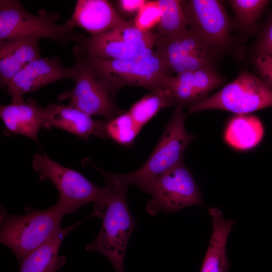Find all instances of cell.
I'll return each mask as SVG.
<instances>
[{
	"mask_svg": "<svg viewBox=\"0 0 272 272\" xmlns=\"http://www.w3.org/2000/svg\"><path fill=\"white\" fill-rule=\"evenodd\" d=\"M92 167L104 178L108 194L106 207L100 218L102 220L101 229L85 249L101 253L112 263L116 272H124L126 247L137 225L127 201L128 186L117 178L116 173L106 171L95 165Z\"/></svg>",
	"mask_w": 272,
	"mask_h": 272,
	"instance_id": "cell-1",
	"label": "cell"
},
{
	"mask_svg": "<svg viewBox=\"0 0 272 272\" xmlns=\"http://www.w3.org/2000/svg\"><path fill=\"white\" fill-rule=\"evenodd\" d=\"M73 54L88 66L112 98L120 88L126 86L152 91L165 88L167 76L165 65L153 49L128 58L107 59L88 54L75 46Z\"/></svg>",
	"mask_w": 272,
	"mask_h": 272,
	"instance_id": "cell-2",
	"label": "cell"
},
{
	"mask_svg": "<svg viewBox=\"0 0 272 272\" xmlns=\"http://www.w3.org/2000/svg\"><path fill=\"white\" fill-rule=\"evenodd\" d=\"M21 215L0 208V242L10 248L19 261L49 239L60 229L63 217L71 214L57 203L40 210L28 206Z\"/></svg>",
	"mask_w": 272,
	"mask_h": 272,
	"instance_id": "cell-3",
	"label": "cell"
},
{
	"mask_svg": "<svg viewBox=\"0 0 272 272\" xmlns=\"http://www.w3.org/2000/svg\"><path fill=\"white\" fill-rule=\"evenodd\" d=\"M32 166L39 179H49L57 189L59 197L56 202L71 213L89 202L94 204L89 217L100 218L107 201L108 189L99 187L80 172L52 160L44 153L33 157Z\"/></svg>",
	"mask_w": 272,
	"mask_h": 272,
	"instance_id": "cell-4",
	"label": "cell"
},
{
	"mask_svg": "<svg viewBox=\"0 0 272 272\" xmlns=\"http://www.w3.org/2000/svg\"><path fill=\"white\" fill-rule=\"evenodd\" d=\"M57 12L49 13L41 9L33 15L17 0L0 1V41L36 37L48 38L60 44L76 41L82 35L65 24L59 25Z\"/></svg>",
	"mask_w": 272,
	"mask_h": 272,
	"instance_id": "cell-5",
	"label": "cell"
},
{
	"mask_svg": "<svg viewBox=\"0 0 272 272\" xmlns=\"http://www.w3.org/2000/svg\"><path fill=\"white\" fill-rule=\"evenodd\" d=\"M186 114L183 106L176 104L174 113L147 162L137 170L126 174H117L118 179L128 186L139 187L183 161V154L194 137L185 128Z\"/></svg>",
	"mask_w": 272,
	"mask_h": 272,
	"instance_id": "cell-6",
	"label": "cell"
},
{
	"mask_svg": "<svg viewBox=\"0 0 272 272\" xmlns=\"http://www.w3.org/2000/svg\"><path fill=\"white\" fill-rule=\"evenodd\" d=\"M271 106L272 88L245 71L217 93L187 107L190 113L216 109L244 115Z\"/></svg>",
	"mask_w": 272,
	"mask_h": 272,
	"instance_id": "cell-7",
	"label": "cell"
},
{
	"mask_svg": "<svg viewBox=\"0 0 272 272\" xmlns=\"http://www.w3.org/2000/svg\"><path fill=\"white\" fill-rule=\"evenodd\" d=\"M152 196L147 212L172 213L193 206H203L200 189L190 170L182 162L139 187Z\"/></svg>",
	"mask_w": 272,
	"mask_h": 272,
	"instance_id": "cell-8",
	"label": "cell"
},
{
	"mask_svg": "<svg viewBox=\"0 0 272 272\" xmlns=\"http://www.w3.org/2000/svg\"><path fill=\"white\" fill-rule=\"evenodd\" d=\"M155 45V51L162 59L167 75L202 69H215L219 54L191 29L187 28L169 36L157 35Z\"/></svg>",
	"mask_w": 272,
	"mask_h": 272,
	"instance_id": "cell-9",
	"label": "cell"
},
{
	"mask_svg": "<svg viewBox=\"0 0 272 272\" xmlns=\"http://www.w3.org/2000/svg\"><path fill=\"white\" fill-rule=\"evenodd\" d=\"M75 85L58 96L59 101L70 100L69 104L90 116L104 117L110 120L123 113L113 102L110 93L88 66L73 55Z\"/></svg>",
	"mask_w": 272,
	"mask_h": 272,
	"instance_id": "cell-10",
	"label": "cell"
},
{
	"mask_svg": "<svg viewBox=\"0 0 272 272\" xmlns=\"http://www.w3.org/2000/svg\"><path fill=\"white\" fill-rule=\"evenodd\" d=\"M187 26L199 34L219 54L229 46L232 22L217 0L182 1Z\"/></svg>",
	"mask_w": 272,
	"mask_h": 272,
	"instance_id": "cell-11",
	"label": "cell"
},
{
	"mask_svg": "<svg viewBox=\"0 0 272 272\" xmlns=\"http://www.w3.org/2000/svg\"><path fill=\"white\" fill-rule=\"evenodd\" d=\"M73 66H63L58 56L39 58L18 72L6 86L7 94L12 98L23 96L60 80H74Z\"/></svg>",
	"mask_w": 272,
	"mask_h": 272,
	"instance_id": "cell-12",
	"label": "cell"
},
{
	"mask_svg": "<svg viewBox=\"0 0 272 272\" xmlns=\"http://www.w3.org/2000/svg\"><path fill=\"white\" fill-rule=\"evenodd\" d=\"M224 83L215 69H202L167 75L165 88L171 92L176 104L188 106L208 97L211 91Z\"/></svg>",
	"mask_w": 272,
	"mask_h": 272,
	"instance_id": "cell-13",
	"label": "cell"
},
{
	"mask_svg": "<svg viewBox=\"0 0 272 272\" xmlns=\"http://www.w3.org/2000/svg\"><path fill=\"white\" fill-rule=\"evenodd\" d=\"M12 98L10 103L0 106L6 134L28 137L38 143V132L45 120V108L40 106L35 99L25 100L23 96Z\"/></svg>",
	"mask_w": 272,
	"mask_h": 272,
	"instance_id": "cell-14",
	"label": "cell"
},
{
	"mask_svg": "<svg viewBox=\"0 0 272 272\" xmlns=\"http://www.w3.org/2000/svg\"><path fill=\"white\" fill-rule=\"evenodd\" d=\"M127 22L108 1L78 0L72 16L65 24L72 30L78 27L91 35H96Z\"/></svg>",
	"mask_w": 272,
	"mask_h": 272,
	"instance_id": "cell-15",
	"label": "cell"
},
{
	"mask_svg": "<svg viewBox=\"0 0 272 272\" xmlns=\"http://www.w3.org/2000/svg\"><path fill=\"white\" fill-rule=\"evenodd\" d=\"M156 42H129L112 29L87 37L82 35L76 41L75 46L90 55L107 59H124L135 56L147 49H153Z\"/></svg>",
	"mask_w": 272,
	"mask_h": 272,
	"instance_id": "cell-16",
	"label": "cell"
},
{
	"mask_svg": "<svg viewBox=\"0 0 272 272\" xmlns=\"http://www.w3.org/2000/svg\"><path fill=\"white\" fill-rule=\"evenodd\" d=\"M46 117L43 127L58 128L87 141L91 134L98 135L101 122L72 106L52 103L45 107Z\"/></svg>",
	"mask_w": 272,
	"mask_h": 272,
	"instance_id": "cell-17",
	"label": "cell"
},
{
	"mask_svg": "<svg viewBox=\"0 0 272 272\" xmlns=\"http://www.w3.org/2000/svg\"><path fill=\"white\" fill-rule=\"evenodd\" d=\"M39 39L27 37L0 41V82L3 87H6L26 65L41 57Z\"/></svg>",
	"mask_w": 272,
	"mask_h": 272,
	"instance_id": "cell-18",
	"label": "cell"
},
{
	"mask_svg": "<svg viewBox=\"0 0 272 272\" xmlns=\"http://www.w3.org/2000/svg\"><path fill=\"white\" fill-rule=\"evenodd\" d=\"M209 214L212 219V233L200 272H228L230 263L226 243L237 221L226 220L222 211L217 207L210 208Z\"/></svg>",
	"mask_w": 272,
	"mask_h": 272,
	"instance_id": "cell-19",
	"label": "cell"
},
{
	"mask_svg": "<svg viewBox=\"0 0 272 272\" xmlns=\"http://www.w3.org/2000/svg\"><path fill=\"white\" fill-rule=\"evenodd\" d=\"M83 221L61 228L47 241L21 259L19 272H57L66 262L65 256L58 254L62 241L68 233Z\"/></svg>",
	"mask_w": 272,
	"mask_h": 272,
	"instance_id": "cell-20",
	"label": "cell"
},
{
	"mask_svg": "<svg viewBox=\"0 0 272 272\" xmlns=\"http://www.w3.org/2000/svg\"><path fill=\"white\" fill-rule=\"evenodd\" d=\"M264 135L260 120L250 115H237L229 123L225 133V141L233 147L248 150L257 145Z\"/></svg>",
	"mask_w": 272,
	"mask_h": 272,
	"instance_id": "cell-21",
	"label": "cell"
},
{
	"mask_svg": "<svg viewBox=\"0 0 272 272\" xmlns=\"http://www.w3.org/2000/svg\"><path fill=\"white\" fill-rule=\"evenodd\" d=\"M175 103L171 92L167 88L152 91L130 108L128 113L135 123L142 127L162 109Z\"/></svg>",
	"mask_w": 272,
	"mask_h": 272,
	"instance_id": "cell-22",
	"label": "cell"
},
{
	"mask_svg": "<svg viewBox=\"0 0 272 272\" xmlns=\"http://www.w3.org/2000/svg\"><path fill=\"white\" fill-rule=\"evenodd\" d=\"M267 0H230V4L235 14L234 24L244 36L253 33L257 22L267 5Z\"/></svg>",
	"mask_w": 272,
	"mask_h": 272,
	"instance_id": "cell-23",
	"label": "cell"
},
{
	"mask_svg": "<svg viewBox=\"0 0 272 272\" xmlns=\"http://www.w3.org/2000/svg\"><path fill=\"white\" fill-rule=\"evenodd\" d=\"M141 129L128 112H123L110 120L102 121L98 137L103 139H110L119 144L128 146L132 143Z\"/></svg>",
	"mask_w": 272,
	"mask_h": 272,
	"instance_id": "cell-24",
	"label": "cell"
},
{
	"mask_svg": "<svg viewBox=\"0 0 272 272\" xmlns=\"http://www.w3.org/2000/svg\"><path fill=\"white\" fill-rule=\"evenodd\" d=\"M161 16L157 26V35L169 36L187 29V22L182 1L158 0Z\"/></svg>",
	"mask_w": 272,
	"mask_h": 272,
	"instance_id": "cell-25",
	"label": "cell"
},
{
	"mask_svg": "<svg viewBox=\"0 0 272 272\" xmlns=\"http://www.w3.org/2000/svg\"><path fill=\"white\" fill-rule=\"evenodd\" d=\"M161 16V10L158 1H147L138 12L133 21V24L143 31H151V29L159 23Z\"/></svg>",
	"mask_w": 272,
	"mask_h": 272,
	"instance_id": "cell-26",
	"label": "cell"
},
{
	"mask_svg": "<svg viewBox=\"0 0 272 272\" xmlns=\"http://www.w3.org/2000/svg\"><path fill=\"white\" fill-rule=\"evenodd\" d=\"M254 64L260 78L272 88V55L258 54Z\"/></svg>",
	"mask_w": 272,
	"mask_h": 272,
	"instance_id": "cell-27",
	"label": "cell"
},
{
	"mask_svg": "<svg viewBox=\"0 0 272 272\" xmlns=\"http://www.w3.org/2000/svg\"><path fill=\"white\" fill-rule=\"evenodd\" d=\"M256 55H272V17L261 32L255 48Z\"/></svg>",
	"mask_w": 272,
	"mask_h": 272,
	"instance_id": "cell-28",
	"label": "cell"
},
{
	"mask_svg": "<svg viewBox=\"0 0 272 272\" xmlns=\"http://www.w3.org/2000/svg\"><path fill=\"white\" fill-rule=\"evenodd\" d=\"M118 4L120 9L128 14L138 12L147 3L145 0H120Z\"/></svg>",
	"mask_w": 272,
	"mask_h": 272,
	"instance_id": "cell-29",
	"label": "cell"
}]
</instances>
